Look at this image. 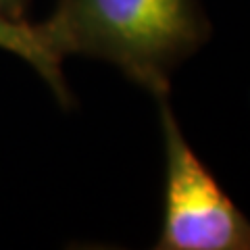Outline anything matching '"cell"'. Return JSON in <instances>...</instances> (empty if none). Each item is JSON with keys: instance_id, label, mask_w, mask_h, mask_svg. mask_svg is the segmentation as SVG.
<instances>
[{"instance_id": "cell-4", "label": "cell", "mask_w": 250, "mask_h": 250, "mask_svg": "<svg viewBox=\"0 0 250 250\" xmlns=\"http://www.w3.org/2000/svg\"><path fill=\"white\" fill-rule=\"evenodd\" d=\"M27 4L29 0H0L2 11L15 19H27Z\"/></svg>"}, {"instance_id": "cell-2", "label": "cell", "mask_w": 250, "mask_h": 250, "mask_svg": "<svg viewBox=\"0 0 250 250\" xmlns=\"http://www.w3.org/2000/svg\"><path fill=\"white\" fill-rule=\"evenodd\" d=\"M165 196L159 250H250V219L188 144L167 96H159Z\"/></svg>"}, {"instance_id": "cell-1", "label": "cell", "mask_w": 250, "mask_h": 250, "mask_svg": "<svg viewBox=\"0 0 250 250\" xmlns=\"http://www.w3.org/2000/svg\"><path fill=\"white\" fill-rule=\"evenodd\" d=\"M52 50L103 59L156 98L210 36L198 0H57L40 23Z\"/></svg>"}, {"instance_id": "cell-3", "label": "cell", "mask_w": 250, "mask_h": 250, "mask_svg": "<svg viewBox=\"0 0 250 250\" xmlns=\"http://www.w3.org/2000/svg\"><path fill=\"white\" fill-rule=\"evenodd\" d=\"M0 48L19 54L23 61H27L50 85L59 103L62 106H71L73 98L61 69L62 59L52 50L40 23L36 25L27 19H15L0 6Z\"/></svg>"}]
</instances>
